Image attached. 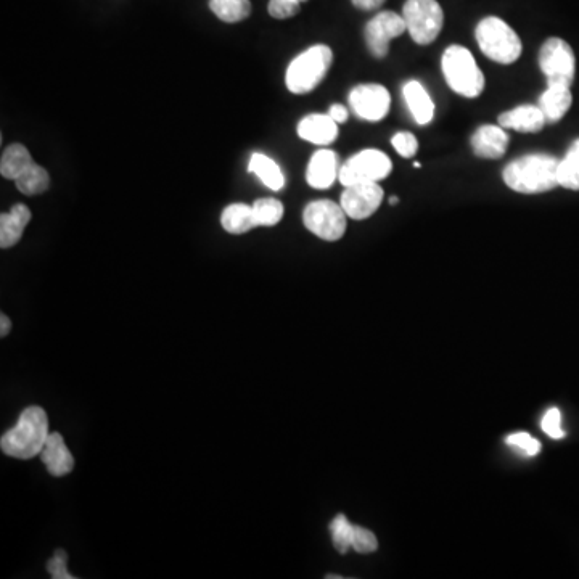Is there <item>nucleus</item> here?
<instances>
[{
  "label": "nucleus",
  "mask_w": 579,
  "mask_h": 579,
  "mask_svg": "<svg viewBox=\"0 0 579 579\" xmlns=\"http://www.w3.org/2000/svg\"><path fill=\"white\" fill-rule=\"evenodd\" d=\"M559 158L546 153H531L517 158L504 168L502 179L509 189L525 195L549 192L559 185Z\"/></svg>",
  "instance_id": "1"
},
{
  "label": "nucleus",
  "mask_w": 579,
  "mask_h": 579,
  "mask_svg": "<svg viewBox=\"0 0 579 579\" xmlns=\"http://www.w3.org/2000/svg\"><path fill=\"white\" fill-rule=\"evenodd\" d=\"M49 435L46 411L39 406H29L21 412L17 425L2 435L0 449L13 459H33L41 454Z\"/></svg>",
  "instance_id": "2"
},
{
  "label": "nucleus",
  "mask_w": 579,
  "mask_h": 579,
  "mask_svg": "<svg viewBox=\"0 0 579 579\" xmlns=\"http://www.w3.org/2000/svg\"><path fill=\"white\" fill-rule=\"evenodd\" d=\"M441 70L452 91L465 99H477L485 91V74L465 47L451 46L444 50Z\"/></svg>",
  "instance_id": "3"
},
{
  "label": "nucleus",
  "mask_w": 579,
  "mask_h": 579,
  "mask_svg": "<svg viewBox=\"0 0 579 579\" xmlns=\"http://www.w3.org/2000/svg\"><path fill=\"white\" fill-rule=\"evenodd\" d=\"M333 62L329 46L317 44L298 55L287 68L285 84L292 94L303 95L313 92L324 81Z\"/></svg>",
  "instance_id": "4"
},
{
  "label": "nucleus",
  "mask_w": 579,
  "mask_h": 579,
  "mask_svg": "<svg viewBox=\"0 0 579 579\" xmlns=\"http://www.w3.org/2000/svg\"><path fill=\"white\" fill-rule=\"evenodd\" d=\"M475 37L481 52L499 65H512L522 55V39L501 18H483L475 29Z\"/></svg>",
  "instance_id": "5"
},
{
  "label": "nucleus",
  "mask_w": 579,
  "mask_h": 579,
  "mask_svg": "<svg viewBox=\"0 0 579 579\" xmlns=\"http://www.w3.org/2000/svg\"><path fill=\"white\" fill-rule=\"evenodd\" d=\"M401 15L415 44L428 46L440 36L444 13L438 0H406Z\"/></svg>",
  "instance_id": "6"
},
{
  "label": "nucleus",
  "mask_w": 579,
  "mask_h": 579,
  "mask_svg": "<svg viewBox=\"0 0 579 579\" xmlns=\"http://www.w3.org/2000/svg\"><path fill=\"white\" fill-rule=\"evenodd\" d=\"M539 68L547 79V86H573L576 74L575 52L567 41L551 37L539 50Z\"/></svg>",
  "instance_id": "7"
},
{
  "label": "nucleus",
  "mask_w": 579,
  "mask_h": 579,
  "mask_svg": "<svg viewBox=\"0 0 579 579\" xmlns=\"http://www.w3.org/2000/svg\"><path fill=\"white\" fill-rule=\"evenodd\" d=\"M345 210L330 200L309 203L303 211V222L309 232H313L325 242H337L346 232Z\"/></svg>",
  "instance_id": "8"
},
{
  "label": "nucleus",
  "mask_w": 579,
  "mask_h": 579,
  "mask_svg": "<svg viewBox=\"0 0 579 579\" xmlns=\"http://www.w3.org/2000/svg\"><path fill=\"white\" fill-rule=\"evenodd\" d=\"M391 169L393 163L386 153L369 148L354 155L341 166L338 181L345 187L358 182H380L390 176Z\"/></svg>",
  "instance_id": "9"
},
{
  "label": "nucleus",
  "mask_w": 579,
  "mask_h": 579,
  "mask_svg": "<svg viewBox=\"0 0 579 579\" xmlns=\"http://www.w3.org/2000/svg\"><path fill=\"white\" fill-rule=\"evenodd\" d=\"M383 195L385 192L378 182H358L345 187V192L341 193L340 205L348 218L362 221L377 213L382 205Z\"/></svg>",
  "instance_id": "10"
},
{
  "label": "nucleus",
  "mask_w": 579,
  "mask_h": 579,
  "mask_svg": "<svg viewBox=\"0 0 579 579\" xmlns=\"http://www.w3.org/2000/svg\"><path fill=\"white\" fill-rule=\"evenodd\" d=\"M350 107L361 120L382 121L391 107V95L382 84H359L350 92Z\"/></svg>",
  "instance_id": "11"
},
{
  "label": "nucleus",
  "mask_w": 579,
  "mask_h": 579,
  "mask_svg": "<svg viewBox=\"0 0 579 579\" xmlns=\"http://www.w3.org/2000/svg\"><path fill=\"white\" fill-rule=\"evenodd\" d=\"M407 31L403 15L395 12H380L366 25V42L372 55L385 58L390 52L391 39L403 36Z\"/></svg>",
  "instance_id": "12"
},
{
  "label": "nucleus",
  "mask_w": 579,
  "mask_h": 579,
  "mask_svg": "<svg viewBox=\"0 0 579 579\" xmlns=\"http://www.w3.org/2000/svg\"><path fill=\"white\" fill-rule=\"evenodd\" d=\"M472 150L478 158L499 160L504 157L509 148L510 137L502 126H481L475 131L472 139Z\"/></svg>",
  "instance_id": "13"
},
{
  "label": "nucleus",
  "mask_w": 579,
  "mask_h": 579,
  "mask_svg": "<svg viewBox=\"0 0 579 579\" xmlns=\"http://www.w3.org/2000/svg\"><path fill=\"white\" fill-rule=\"evenodd\" d=\"M338 173H340V166H338L337 153L322 148L309 160L306 181L313 189H330L337 181Z\"/></svg>",
  "instance_id": "14"
},
{
  "label": "nucleus",
  "mask_w": 579,
  "mask_h": 579,
  "mask_svg": "<svg viewBox=\"0 0 579 579\" xmlns=\"http://www.w3.org/2000/svg\"><path fill=\"white\" fill-rule=\"evenodd\" d=\"M39 456L52 477H65L73 472L74 457L60 433H50Z\"/></svg>",
  "instance_id": "15"
},
{
  "label": "nucleus",
  "mask_w": 579,
  "mask_h": 579,
  "mask_svg": "<svg viewBox=\"0 0 579 579\" xmlns=\"http://www.w3.org/2000/svg\"><path fill=\"white\" fill-rule=\"evenodd\" d=\"M497 120L502 128L514 129V131L525 132V134L543 131L547 124L543 111L538 105H520L514 110L502 113Z\"/></svg>",
  "instance_id": "16"
},
{
  "label": "nucleus",
  "mask_w": 579,
  "mask_h": 579,
  "mask_svg": "<svg viewBox=\"0 0 579 579\" xmlns=\"http://www.w3.org/2000/svg\"><path fill=\"white\" fill-rule=\"evenodd\" d=\"M298 136L311 144L330 145L338 137V124L330 115H309L298 124Z\"/></svg>",
  "instance_id": "17"
},
{
  "label": "nucleus",
  "mask_w": 579,
  "mask_h": 579,
  "mask_svg": "<svg viewBox=\"0 0 579 579\" xmlns=\"http://www.w3.org/2000/svg\"><path fill=\"white\" fill-rule=\"evenodd\" d=\"M31 221V211L28 206L18 205L13 206L10 213H2L0 216V247L7 250L12 248L20 242L25 232L26 226Z\"/></svg>",
  "instance_id": "18"
},
{
  "label": "nucleus",
  "mask_w": 579,
  "mask_h": 579,
  "mask_svg": "<svg viewBox=\"0 0 579 579\" xmlns=\"http://www.w3.org/2000/svg\"><path fill=\"white\" fill-rule=\"evenodd\" d=\"M403 95L407 108L414 116L415 123L420 124V126L432 123L433 118H435V103L428 95L427 89L419 81H409V83L404 84Z\"/></svg>",
  "instance_id": "19"
},
{
  "label": "nucleus",
  "mask_w": 579,
  "mask_h": 579,
  "mask_svg": "<svg viewBox=\"0 0 579 579\" xmlns=\"http://www.w3.org/2000/svg\"><path fill=\"white\" fill-rule=\"evenodd\" d=\"M573 103L571 87L547 86L544 94L539 99L538 107L543 111L547 123H559L563 116L567 115Z\"/></svg>",
  "instance_id": "20"
},
{
  "label": "nucleus",
  "mask_w": 579,
  "mask_h": 579,
  "mask_svg": "<svg viewBox=\"0 0 579 579\" xmlns=\"http://www.w3.org/2000/svg\"><path fill=\"white\" fill-rule=\"evenodd\" d=\"M221 226L232 235L247 234L250 230L256 229L258 224H256L253 206L245 205V203L227 206L221 214Z\"/></svg>",
  "instance_id": "21"
},
{
  "label": "nucleus",
  "mask_w": 579,
  "mask_h": 579,
  "mask_svg": "<svg viewBox=\"0 0 579 579\" xmlns=\"http://www.w3.org/2000/svg\"><path fill=\"white\" fill-rule=\"evenodd\" d=\"M33 163V157L25 145H10V147L5 148L2 158H0V174L5 179L17 181L26 169L33 166Z\"/></svg>",
  "instance_id": "22"
},
{
  "label": "nucleus",
  "mask_w": 579,
  "mask_h": 579,
  "mask_svg": "<svg viewBox=\"0 0 579 579\" xmlns=\"http://www.w3.org/2000/svg\"><path fill=\"white\" fill-rule=\"evenodd\" d=\"M248 169H250V173L259 177V181L263 182L267 189L274 190V192L284 189V173L280 171L276 161L267 157V155H263V153H253Z\"/></svg>",
  "instance_id": "23"
},
{
  "label": "nucleus",
  "mask_w": 579,
  "mask_h": 579,
  "mask_svg": "<svg viewBox=\"0 0 579 579\" xmlns=\"http://www.w3.org/2000/svg\"><path fill=\"white\" fill-rule=\"evenodd\" d=\"M15 185L21 193H25L28 197H34V195H41L49 190L50 176L46 169L33 163L31 168L26 169L25 173L18 177Z\"/></svg>",
  "instance_id": "24"
},
{
  "label": "nucleus",
  "mask_w": 579,
  "mask_h": 579,
  "mask_svg": "<svg viewBox=\"0 0 579 579\" xmlns=\"http://www.w3.org/2000/svg\"><path fill=\"white\" fill-rule=\"evenodd\" d=\"M211 12L226 23L247 20L251 13L250 0H210Z\"/></svg>",
  "instance_id": "25"
},
{
  "label": "nucleus",
  "mask_w": 579,
  "mask_h": 579,
  "mask_svg": "<svg viewBox=\"0 0 579 579\" xmlns=\"http://www.w3.org/2000/svg\"><path fill=\"white\" fill-rule=\"evenodd\" d=\"M559 185L579 190V139L573 142L567 155L559 163Z\"/></svg>",
  "instance_id": "26"
},
{
  "label": "nucleus",
  "mask_w": 579,
  "mask_h": 579,
  "mask_svg": "<svg viewBox=\"0 0 579 579\" xmlns=\"http://www.w3.org/2000/svg\"><path fill=\"white\" fill-rule=\"evenodd\" d=\"M253 213L258 227L277 226L284 218V205L277 198H259L253 203Z\"/></svg>",
  "instance_id": "27"
},
{
  "label": "nucleus",
  "mask_w": 579,
  "mask_h": 579,
  "mask_svg": "<svg viewBox=\"0 0 579 579\" xmlns=\"http://www.w3.org/2000/svg\"><path fill=\"white\" fill-rule=\"evenodd\" d=\"M353 523L340 514L333 518L330 523V533H332L333 546L340 554H346L351 549V541H353Z\"/></svg>",
  "instance_id": "28"
},
{
  "label": "nucleus",
  "mask_w": 579,
  "mask_h": 579,
  "mask_svg": "<svg viewBox=\"0 0 579 579\" xmlns=\"http://www.w3.org/2000/svg\"><path fill=\"white\" fill-rule=\"evenodd\" d=\"M378 541L375 534L362 526L354 525L353 541H351V549L359 552V554H372L377 551Z\"/></svg>",
  "instance_id": "29"
},
{
  "label": "nucleus",
  "mask_w": 579,
  "mask_h": 579,
  "mask_svg": "<svg viewBox=\"0 0 579 579\" xmlns=\"http://www.w3.org/2000/svg\"><path fill=\"white\" fill-rule=\"evenodd\" d=\"M506 441L512 448H517L518 451L525 452L526 456H538L539 452H541V443H539L538 440H534L533 436L525 432L507 436Z\"/></svg>",
  "instance_id": "30"
},
{
  "label": "nucleus",
  "mask_w": 579,
  "mask_h": 579,
  "mask_svg": "<svg viewBox=\"0 0 579 579\" xmlns=\"http://www.w3.org/2000/svg\"><path fill=\"white\" fill-rule=\"evenodd\" d=\"M391 145L395 147L399 157L412 158L419 150V140L411 132H398L393 139Z\"/></svg>",
  "instance_id": "31"
},
{
  "label": "nucleus",
  "mask_w": 579,
  "mask_h": 579,
  "mask_svg": "<svg viewBox=\"0 0 579 579\" xmlns=\"http://www.w3.org/2000/svg\"><path fill=\"white\" fill-rule=\"evenodd\" d=\"M300 4H296L293 0H271L267 5V12L272 18L276 20H287L293 18L300 12Z\"/></svg>",
  "instance_id": "32"
},
{
  "label": "nucleus",
  "mask_w": 579,
  "mask_h": 579,
  "mask_svg": "<svg viewBox=\"0 0 579 579\" xmlns=\"http://www.w3.org/2000/svg\"><path fill=\"white\" fill-rule=\"evenodd\" d=\"M541 427H543V432L547 436H551L552 440H562L563 436H565L562 428V414L555 407L544 414Z\"/></svg>",
  "instance_id": "33"
},
{
  "label": "nucleus",
  "mask_w": 579,
  "mask_h": 579,
  "mask_svg": "<svg viewBox=\"0 0 579 579\" xmlns=\"http://www.w3.org/2000/svg\"><path fill=\"white\" fill-rule=\"evenodd\" d=\"M66 563H68V555L62 549H57L54 557L47 563V570H49L50 576L54 579H73L74 576L68 571Z\"/></svg>",
  "instance_id": "34"
},
{
  "label": "nucleus",
  "mask_w": 579,
  "mask_h": 579,
  "mask_svg": "<svg viewBox=\"0 0 579 579\" xmlns=\"http://www.w3.org/2000/svg\"><path fill=\"white\" fill-rule=\"evenodd\" d=\"M351 2L356 9L364 10V12L380 9L385 4V0H351Z\"/></svg>",
  "instance_id": "35"
},
{
  "label": "nucleus",
  "mask_w": 579,
  "mask_h": 579,
  "mask_svg": "<svg viewBox=\"0 0 579 579\" xmlns=\"http://www.w3.org/2000/svg\"><path fill=\"white\" fill-rule=\"evenodd\" d=\"M330 118L337 124H343L348 121V110L343 105H332L329 110Z\"/></svg>",
  "instance_id": "36"
},
{
  "label": "nucleus",
  "mask_w": 579,
  "mask_h": 579,
  "mask_svg": "<svg viewBox=\"0 0 579 579\" xmlns=\"http://www.w3.org/2000/svg\"><path fill=\"white\" fill-rule=\"evenodd\" d=\"M10 330H12V322H10L9 316L0 314V337H7V335L10 333Z\"/></svg>",
  "instance_id": "37"
},
{
  "label": "nucleus",
  "mask_w": 579,
  "mask_h": 579,
  "mask_svg": "<svg viewBox=\"0 0 579 579\" xmlns=\"http://www.w3.org/2000/svg\"><path fill=\"white\" fill-rule=\"evenodd\" d=\"M398 202H399L398 198L393 197V198H391V200H390V205H396V203H398Z\"/></svg>",
  "instance_id": "38"
},
{
  "label": "nucleus",
  "mask_w": 579,
  "mask_h": 579,
  "mask_svg": "<svg viewBox=\"0 0 579 579\" xmlns=\"http://www.w3.org/2000/svg\"><path fill=\"white\" fill-rule=\"evenodd\" d=\"M293 2H296V4H304V2H308V0H293Z\"/></svg>",
  "instance_id": "39"
},
{
  "label": "nucleus",
  "mask_w": 579,
  "mask_h": 579,
  "mask_svg": "<svg viewBox=\"0 0 579 579\" xmlns=\"http://www.w3.org/2000/svg\"><path fill=\"white\" fill-rule=\"evenodd\" d=\"M420 166L422 165H420L419 161H415L414 168H420Z\"/></svg>",
  "instance_id": "40"
}]
</instances>
